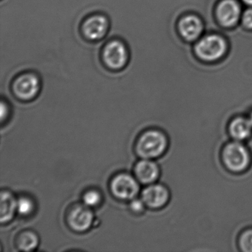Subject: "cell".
I'll return each instance as SVG.
<instances>
[{
  "label": "cell",
  "instance_id": "cell-7",
  "mask_svg": "<svg viewBox=\"0 0 252 252\" xmlns=\"http://www.w3.org/2000/svg\"><path fill=\"white\" fill-rule=\"evenodd\" d=\"M225 41L220 36L210 35L199 41L195 47L196 54L205 61L212 62L220 58L225 52Z\"/></svg>",
  "mask_w": 252,
  "mask_h": 252
},
{
  "label": "cell",
  "instance_id": "cell-1",
  "mask_svg": "<svg viewBox=\"0 0 252 252\" xmlns=\"http://www.w3.org/2000/svg\"><path fill=\"white\" fill-rule=\"evenodd\" d=\"M168 144L169 141L164 132L157 129H147L137 138L135 153L141 158H157L166 151Z\"/></svg>",
  "mask_w": 252,
  "mask_h": 252
},
{
  "label": "cell",
  "instance_id": "cell-4",
  "mask_svg": "<svg viewBox=\"0 0 252 252\" xmlns=\"http://www.w3.org/2000/svg\"><path fill=\"white\" fill-rule=\"evenodd\" d=\"M40 89L41 81L39 76L30 72L19 75L12 84L13 94L21 101L34 99Z\"/></svg>",
  "mask_w": 252,
  "mask_h": 252
},
{
  "label": "cell",
  "instance_id": "cell-14",
  "mask_svg": "<svg viewBox=\"0 0 252 252\" xmlns=\"http://www.w3.org/2000/svg\"><path fill=\"white\" fill-rule=\"evenodd\" d=\"M179 31L183 37L187 40L197 39L203 30L201 21L195 16L184 17L179 23Z\"/></svg>",
  "mask_w": 252,
  "mask_h": 252
},
{
  "label": "cell",
  "instance_id": "cell-10",
  "mask_svg": "<svg viewBox=\"0 0 252 252\" xmlns=\"http://www.w3.org/2000/svg\"><path fill=\"white\" fill-rule=\"evenodd\" d=\"M134 174L138 182L144 185L154 184L160 175V169L151 159L139 160L134 168Z\"/></svg>",
  "mask_w": 252,
  "mask_h": 252
},
{
  "label": "cell",
  "instance_id": "cell-5",
  "mask_svg": "<svg viewBox=\"0 0 252 252\" xmlns=\"http://www.w3.org/2000/svg\"><path fill=\"white\" fill-rule=\"evenodd\" d=\"M110 190L116 198L122 200H132L139 192L138 180L127 173L115 175L110 183Z\"/></svg>",
  "mask_w": 252,
  "mask_h": 252
},
{
  "label": "cell",
  "instance_id": "cell-16",
  "mask_svg": "<svg viewBox=\"0 0 252 252\" xmlns=\"http://www.w3.org/2000/svg\"><path fill=\"white\" fill-rule=\"evenodd\" d=\"M34 201L29 196H21L17 200V212L21 216H30L34 212Z\"/></svg>",
  "mask_w": 252,
  "mask_h": 252
},
{
  "label": "cell",
  "instance_id": "cell-21",
  "mask_svg": "<svg viewBox=\"0 0 252 252\" xmlns=\"http://www.w3.org/2000/svg\"><path fill=\"white\" fill-rule=\"evenodd\" d=\"M243 22L245 26L252 29V8L246 10L243 15Z\"/></svg>",
  "mask_w": 252,
  "mask_h": 252
},
{
  "label": "cell",
  "instance_id": "cell-23",
  "mask_svg": "<svg viewBox=\"0 0 252 252\" xmlns=\"http://www.w3.org/2000/svg\"><path fill=\"white\" fill-rule=\"evenodd\" d=\"M248 119H249V120L250 121L251 123H252V112L250 113V115H249V117H248Z\"/></svg>",
  "mask_w": 252,
  "mask_h": 252
},
{
  "label": "cell",
  "instance_id": "cell-9",
  "mask_svg": "<svg viewBox=\"0 0 252 252\" xmlns=\"http://www.w3.org/2000/svg\"><path fill=\"white\" fill-rule=\"evenodd\" d=\"M169 189L162 184H150L141 192L144 204L153 209L163 207L169 201Z\"/></svg>",
  "mask_w": 252,
  "mask_h": 252
},
{
  "label": "cell",
  "instance_id": "cell-3",
  "mask_svg": "<svg viewBox=\"0 0 252 252\" xmlns=\"http://www.w3.org/2000/svg\"><path fill=\"white\" fill-rule=\"evenodd\" d=\"M101 58L104 65L110 70H122L129 61L127 47L119 39L110 41L103 48Z\"/></svg>",
  "mask_w": 252,
  "mask_h": 252
},
{
  "label": "cell",
  "instance_id": "cell-22",
  "mask_svg": "<svg viewBox=\"0 0 252 252\" xmlns=\"http://www.w3.org/2000/svg\"><path fill=\"white\" fill-rule=\"evenodd\" d=\"M243 1L247 5H252V0H243Z\"/></svg>",
  "mask_w": 252,
  "mask_h": 252
},
{
  "label": "cell",
  "instance_id": "cell-11",
  "mask_svg": "<svg viewBox=\"0 0 252 252\" xmlns=\"http://www.w3.org/2000/svg\"><path fill=\"white\" fill-rule=\"evenodd\" d=\"M217 14L222 26L231 27L237 23L240 18V5L234 0H223L218 5Z\"/></svg>",
  "mask_w": 252,
  "mask_h": 252
},
{
  "label": "cell",
  "instance_id": "cell-17",
  "mask_svg": "<svg viewBox=\"0 0 252 252\" xmlns=\"http://www.w3.org/2000/svg\"><path fill=\"white\" fill-rule=\"evenodd\" d=\"M84 204L90 208L96 207L101 204L102 196L99 191L94 189L87 190L82 196Z\"/></svg>",
  "mask_w": 252,
  "mask_h": 252
},
{
  "label": "cell",
  "instance_id": "cell-12",
  "mask_svg": "<svg viewBox=\"0 0 252 252\" xmlns=\"http://www.w3.org/2000/svg\"><path fill=\"white\" fill-rule=\"evenodd\" d=\"M228 132L235 141H244L252 135V123L248 118L242 116L234 118L228 125Z\"/></svg>",
  "mask_w": 252,
  "mask_h": 252
},
{
  "label": "cell",
  "instance_id": "cell-8",
  "mask_svg": "<svg viewBox=\"0 0 252 252\" xmlns=\"http://www.w3.org/2000/svg\"><path fill=\"white\" fill-rule=\"evenodd\" d=\"M110 29V22L103 14H94L85 19L82 25V33L85 39L98 41L107 35Z\"/></svg>",
  "mask_w": 252,
  "mask_h": 252
},
{
  "label": "cell",
  "instance_id": "cell-20",
  "mask_svg": "<svg viewBox=\"0 0 252 252\" xmlns=\"http://www.w3.org/2000/svg\"><path fill=\"white\" fill-rule=\"evenodd\" d=\"M10 107L3 99L1 101V122L3 124L9 117Z\"/></svg>",
  "mask_w": 252,
  "mask_h": 252
},
{
  "label": "cell",
  "instance_id": "cell-18",
  "mask_svg": "<svg viewBox=\"0 0 252 252\" xmlns=\"http://www.w3.org/2000/svg\"><path fill=\"white\" fill-rule=\"evenodd\" d=\"M239 247L244 252H252V228L245 230L239 237Z\"/></svg>",
  "mask_w": 252,
  "mask_h": 252
},
{
  "label": "cell",
  "instance_id": "cell-13",
  "mask_svg": "<svg viewBox=\"0 0 252 252\" xmlns=\"http://www.w3.org/2000/svg\"><path fill=\"white\" fill-rule=\"evenodd\" d=\"M17 212V200L14 194L8 190L1 191V207H0V222L7 223L14 218Z\"/></svg>",
  "mask_w": 252,
  "mask_h": 252
},
{
  "label": "cell",
  "instance_id": "cell-15",
  "mask_svg": "<svg viewBox=\"0 0 252 252\" xmlns=\"http://www.w3.org/2000/svg\"><path fill=\"white\" fill-rule=\"evenodd\" d=\"M39 239L33 231H25L20 233L16 239V245L20 251L32 252L37 248Z\"/></svg>",
  "mask_w": 252,
  "mask_h": 252
},
{
  "label": "cell",
  "instance_id": "cell-2",
  "mask_svg": "<svg viewBox=\"0 0 252 252\" xmlns=\"http://www.w3.org/2000/svg\"><path fill=\"white\" fill-rule=\"evenodd\" d=\"M222 160L228 170L242 172L249 168L251 155L247 147L240 141H231L222 149Z\"/></svg>",
  "mask_w": 252,
  "mask_h": 252
},
{
  "label": "cell",
  "instance_id": "cell-19",
  "mask_svg": "<svg viewBox=\"0 0 252 252\" xmlns=\"http://www.w3.org/2000/svg\"><path fill=\"white\" fill-rule=\"evenodd\" d=\"M145 206L142 199L134 198L131 201L129 208L134 213L140 214L144 212Z\"/></svg>",
  "mask_w": 252,
  "mask_h": 252
},
{
  "label": "cell",
  "instance_id": "cell-6",
  "mask_svg": "<svg viewBox=\"0 0 252 252\" xmlns=\"http://www.w3.org/2000/svg\"><path fill=\"white\" fill-rule=\"evenodd\" d=\"M67 225L76 232H85L92 226L94 215L91 208L85 204H74L66 214Z\"/></svg>",
  "mask_w": 252,
  "mask_h": 252
}]
</instances>
